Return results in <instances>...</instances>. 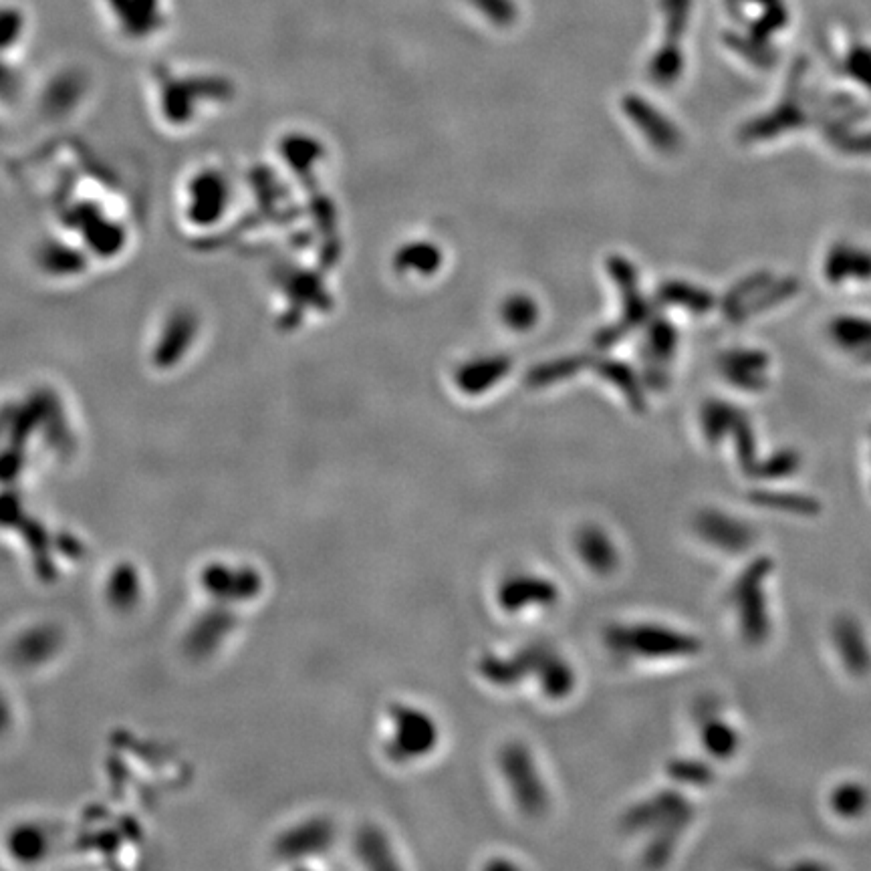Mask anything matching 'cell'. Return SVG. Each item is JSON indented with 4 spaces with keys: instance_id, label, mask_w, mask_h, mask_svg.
<instances>
[{
    "instance_id": "5",
    "label": "cell",
    "mask_w": 871,
    "mask_h": 871,
    "mask_svg": "<svg viewBox=\"0 0 871 871\" xmlns=\"http://www.w3.org/2000/svg\"><path fill=\"white\" fill-rule=\"evenodd\" d=\"M392 736L388 751L390 757L398 763H412L428 757L440 738V730L436 720L414 706L398 704L392 708Z\"/></svg>"
},
{
    "instance_id": "11",
    "label": "cell",
    "mask_w": 871,
    "mask_h": 871,
    "mask_svg": "<svg viewBox=\"0 0 871 871\" xmlns=\"http://www.w3.org/2000/svg\"><path fill=\"white\" fill-rule=\"evenodd\" d=\"M702 744L714 759H728L738 751V732L718 716L708 714L702 720Z\"/></svg>"
},
{
    "instance_id": "14",
    "label": "cell",
    "mask_w": 871,
    "mask_h": 871,
    "mask_svg": "<svg viewBox=\"0 0 871 871\" xmlns=\"http://www.w3.org/2000/svg\"><path fill=\"white\" fill-rule=\"evenodd\" d=\"M670 775L686 785H706L708 781H712V771L700 763V761H674L670 765Z\"/></svg>"
},
{
    "instance_id": "9",
    "label": "cell",
    "mask_w": 871,
    "mask_h": 871,
    "mask_svg": "<svg viewBox=\"0 0 871 871\" xmlns=\"http://www.w3.org/2000/svg\"><path fill=\"white\" fill-rule=\"evenodd\" d=\"M575 551L595 575H611L619 565V551L609 533L597 525H585L575 535Z\"/></svg>"
},
{
    "instance_id": "13",
    "label": "cell",
    "mask_w": 871,
    "mask_h": 871,
    "mask_svg": "<svg viewBox=\"0 0 871 871\" xmlns=\"http://www.w3.org/2000/svg\"><path fill=\"white\" fill-rule=\"evenodd\" d=\"M363 853L369 859L371 865L376 867H398L392 847L386 839V835L378 829H369L363 835Z\"/></svg>"
},
{
    "instance_id": "8",
    "label": "cell",
    "mask_w": 871,
    "mask_h": 871,
    "mask_svg": "<svg viewBox=\"0 0 871 871\" xmlns=\"http://www.w3.org/2000/svg\"><path fill=\"white\" fill-rule=\"evenodd\" d=\"M696 533L712 547L724 551V553H740L749 547L755 539L753 529L722 513V511H702L696 519Z\"/></svg>"
},
{
    "instance_id": "7",
    "label": "cell",
    "mask_w": 871,
    "mask_h": 871,
    "mask_svg": "<svg viewBox=\"0 0 871 871\" xmlns=\"http://www.w3.org/2000/svg\"><path fill=\"white\" fill-rule=\"evenodd\" d=\"M531 676L537 678L541 692L551 700L567 698L575 688L573 666L549 644L533 642L527 644Z\"/></svg>"
},
{
    "instance_id": "2",
    "label": "cell",
    "mask_w": 871,
    "mask_h": 871,
    "mask_svg": "<svg viewBox=\"0 0 871 871\" xmlns=\"http://www.w3.org/2000/svg\"><path fill=\"white\" fill-rule=\"evenodd\" d=\"M607 650L619 660L662 662L696 656L702 644L696 636L660 624H615L605 632Z\"/></svg>"
},
{
    "instance_id": "1",
    "label": "cell",
    "mask_w": 871,
    "mask_h": 871,
    "mask_svg": "<svg viewBox=\"0 0 871 871\" xmlns=\"http://www.w3.org/2000/svg\"><path fill=\"white\" fill-rule=\"evenodd\" d=\"M692 819L694 807L684 795L660 791L630 807L621 825L630 835H646L644 863L648 867H662L672 859L678 839Z\"/></svg>"
},
{
    "instance_id": "4",
    "label": "cell",
    "mask_w": 871,
    "mask_h": 871,
    "mask_svg": "<svg viewBox=\"0 0 871 871\" xmlns=\"http://www.w3.org/2000/svg\"><path fill=\"white\" fill-rule=\"evenodd\" d=\"M767 561L753 563L734 581L730 589V605L736 611L738 628L749 644H761L769 636V611L765 595Z\"/></svg>"
},
{
    "instance_id": "3",
    "label": "cell",
    "mask_w": 871,
    "mask_h": 871,
    "mask_svg": "<svg viewBox=\"0 0 871 871\" xmlns=\"http://www.w3.org/2000/svg\"><path fill=\"white\" fill-rule=\"evenodd\" d=\"M499 765L509 793L527 817H541L549 809V791L531 751L521 742H511L501 751Z\"/></svg>"
},
{
    "instance_id": "12",
    "label": "cell",
    "mask_w": 871,
    "mask_h": 871,
    "mask_svg": "<svg viewBox=\"0 0 871 871\" xmlns=\"http://www.w3.org/2000/svg\"><path fill=\"white\" fill-rule=\"evenodd\" d=\"M867 805L869 793L859 783H843L831 795V809L843 819L861 817L867 811Z\"/></svg>"
},
{
    "instance_id": "6",
    "label": "cell",
    "mask_w": 871,
    "mask_h": 871,
    "mask_svg": "<svg viewBox=\"0 0 871 871\" xmlns=\"http://www.w3.org/2000/svg\"><path fill=\"white\" fill-rule=\"evenodd\" d=\"M496 601L505 613L517 615L527 609L553 607L559 601V587L537 573H513L496 589Z\"/></svg>"
},
{
    "instance_id": "10",
    "label": "cell",
    "mask_w": 871,
    "mask_h": 871,
    "mask_svg": "<svg viewBox=\"0 0 871 871\" xmlns=\"http://www.w3.org/2000/svg\"><path fill=\"white\" fill-rule=\"evenodd\" d=\"M833 638H835L837 650L843 658V664L851 672L863 674L869 668V648H867V642L863 638V632H861L857 621H853L849 617L837 621V626L833 630Z\"/></svg>"
}]
</instances>
